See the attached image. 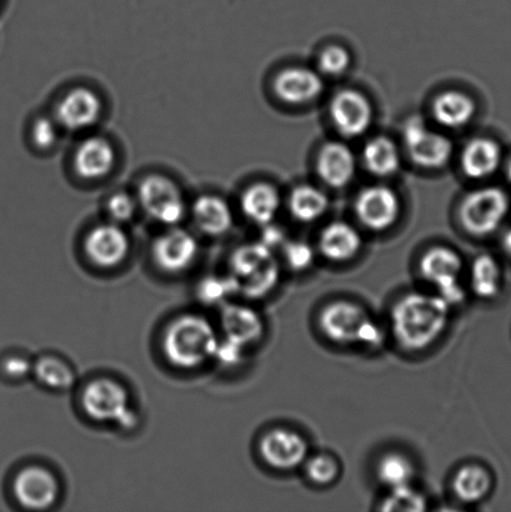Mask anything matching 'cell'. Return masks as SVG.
<instances>
[{"instance_id":"obj_1","label":"cell","mask_w":511,"mask_h":512,"mask_svg":"<svg viewBox=\"0 0 511 512\" xmlns=\"http://www.w3.org/2000/svg\"><path fill=\"white\" fill-rule=\"evenodd\" d=\"M449 318L450 305L439 295L410 293L394 305L393 333L404 349L425 350L443 335Z\"/></svg>"},{"instance_id":"obj_2","label":"cell","mask_w":511,"mask_h":512,"mask_svg":"<svg viewBox=\"0 0 511 512\" xmlns=\"http://www.w3.org/2000/svg\"><path fill=\"white\" fill-rule=\"evenodd\" d=\"M218 345L212 324L198 315H184L174 320L163 339L165 356L182 369H194L207 363L214 358Z\"/></svg>"},{"instance_id":"obj_3","label":"cell","mask_w":511,"mask_h":512,"mask_svg":"<svg viewBox=\"0 0 511 512\" xmlns=\"http://www.w3.org/2000/svg\"><path fill=\"white\" fill-rule=\"evenodd\" d=\"M230 278L237 293L248 299L264 298L279 283L280 268L272 249L262 243L245 244L230 259Z\"/></svg>"},{"instance_id":"obj_4","label":"cell","mask_w":511,"mask_h":512,"mask_svg":"<svg viewBox=\"0 0 511 512\" xmlns=\"http://www.w3.org/2000/svg\"><path fill=\"white\" fill-rule=\"evenodd\" d=\"M320 329L330 341L340 345L379 346L383 331L367 311L350 301H335L320 314Z\"/></svg>"},{"instance_id":"obj_5","label":"cell","mask_w":511,"mask_h":512,"mask_svg":"<svg viewBox=\"0 0 511 512\" xmlns=\"http://www.w3.org/2000/svg\"><path fill=\"white\" fill-rule=\"evenodd\" d=\"M82 408L99 423H117L127 430L138 425L137 415L129 408L127 390L114 380L98 379L85 386Z\"/></svg>"},{"instance_id":"obj_6","label":"cell","mask_w":511,"mask_h":512,"mask_svg":"<svg viewBox=\"0 0 511 512\" xmlns=\"http://www.w3.org/2000/svg\"><path fill=\"white\" fill-rule=\"evenodd\" d=\"M509 198L499 188L475 190L464 199L460 208V219L468 233L485 237L495 232L507 218Z\"/></svg>"},{"instance_id":"obj_7","label":"cell","mask_w":511,"mask_h":512,"mask_svg":"<svg viewBox=\"0 0 511 512\" xmlns=\"http://www.w3.org/2000/svg\"><path fill=\"white\" fill-rule=\"evenodd\" d=\"M420 271L429 284L437 288L438 295L450 306L463 303L465 290L460 281L463 260L453 249L433 248L420 261Z\"/></svg>"},{"instance_id":"obj_8","label":"cell","mask_w":511,"mask_h":512,"mask_svg":"<svg viewBox=\"0 0 511 512\" xmlns=\"http://www.w3.org/2000/svg\"><path fill=\"white\" fill-rule=\"evenodd\" d=\"M137 202L149 218L164 225L178 224L187 212L177 185L162 175H149L140 182Z\"/></svg>"},{"instance_id":"obj_9","label":"cell","mask_w":511,"mask_h":512,"mask_svg":"<svg viewBox=\"0 0 511 512\" xmlns=\"http://www.w3.org/2000/svg\"><path fill=\"white\" fill-rule=\"evenodd\" d=\"M404 142L410 158L419 167L440 169L452 158V142L443 134L429 129L423 119L408 120L404 127Z\"/></svg>"},{"instance_id":"obj_10","label":"cell","mask_w":511,"mask_h":512,"mask_svg":"<svg viewBox=\"0 0 511 512\" xmlns=\"http://www.w3.org/2000/svg\"><path fill=\"white\" fill-rule=\"evenodd\" d=\"M260 455L270 468L289 471L305 463L309 454L308 441L289 429H274L260 441Z\"/></svg>"},{"instance_id":"obj_11","label":"cell","mask_w":511,"mask_h":512,"mask_svg":"<svg viewBox=\"0 0 511 512\" xmlns=\"http://www.w3.org/2000/svg\"><path fill=\"white\" fill-rule=\"evenodd\" d=\"M13 490L19 504L30 510H47L59 498L57 478L40 466H29L20 471Z\"/></svg>"},{"instance_id":"obj_12","label":"cell","mask_w":511,"mask_h":512,"mask_svg":"<svg viewBox=\"0 0 511 512\" xmlns=\"http://www.w3.org/2000/svg\"><path fill=\"white\" fill-rule=\"evenodd\" d=\"M330 117L345 137H359L372 125L373 108L357 90H342L330 103Z\"/></svg>"},{"instance_id":"obj_13","label":"cell","mask_w":511,"mask_h":512,"mask_svg":"<svg viewBox=\"0 0 511 512\" xmlns=\"http://www.w3.org/2000/svg\"><path fill=\"white\" fill-rule=\"evenodd\" d=\"M102 115V102L88 88H75L64 95L55 108L59 127L69 132H80L93 127Z\"/></svg>"},{"instance_id":"obj_14","label":"cell","mask_w":511,"mask_h":512,"mask_svg":"<svg viewBox=\"0 0 511 512\" xmlns=\"http://www.w3.org/2000/svg\"><path fill=\"white\" fill-rule=\"evenodd\" d=\"M355 209L365 227L374 232H384L397 222L400 203L392 189L378 185L360 193Z\"/></svg>"},{"instance_id":"obj_15","label":"cell","mask_w":511,"mask_h":512,"mask_svg":"<svg viewBox=\"0 0 511 512\" xmlns=\"http://www.w3.org/2000/svg\"><path fill=\"white\" fill-rule=\"evenodd\" d=\"M129 238L120 225L107 223L98 225L85 240V253L100 268H114L123 263L129 253Z\"/></svg>"},{"instance_id":"obj_16","label":"cell","mask_w":511,"mask_h":512,"mask_svg":"<svg viewBox=\"0 0 511 512\" xmlns=\"http://www.w3.org/2000/svg\"><path fill=\"white\" fill-rule=\"evenodd\" d=\"M153 254L160 268L179 273L192 265L198 254V242L187 230L170 229L154 243Z\"/></svg>"},{"instance_id":"obj_17","label":"cell","mask_w":511,"mask_h":512,"mask_svg":"<svg viewBox=\"0 0 511 512\" xmlns=\"http://www.w3.org/2000/svg\"><path fill=\"white\" fill-rule=\"evenodd\" d=\"M322 78L308 68L283 70L275 79L274 89L283 102L293 105L307 104L323 93Z\"/></svg>"},{"instance_id":"obj_18","label":"cell","mask_w":511,"mask_h":512,"mask_svg":"<svg viewBox=\"0 0 511 512\" xmlns=\"http://www.w3.org/2000/svg\"><path fill=\"white\" fill-rule=\"evenodd\" d=\"M115 153L107 139L92 137L79 145L74 155V168L79 177L99 180L112 172Z\"/></svg>"},{"instance_id":"obj_19","label":"cell","mask_w":511,"mask_h":512,"mask_svg":"<svg viewBox=\"0 0 511 512\" xmlns=\"http://www.w3.org/2000/svg\"><path fill=\"white\" fill-rule=\"evenodd\" d=\"M318 173L333 188H343L352 182L355 158L352 150L342 143L324 145L318 158Z\"/></svg>"},{"instance_id":"obj_20","label":"cell","mask_w":511,"mask_h":512,"mask_svg":"<svg viewBox=\"0 0 511 512\" xmlns=\"http://www.w3.org/2000/svg\"><path fill=\"white\" fill-rule=\"evenodd\" d=\"M225 338L245 346L255 343L263 335V321L257 311L244 305H227L222 313Z\"/></svg>"},{"instance_id":"obj_21","label":"cell","mask_w":511,"mask_h":512,"mask_svg":"<svg viewBox=\"0 0 511 512\" xmlns=\"http://www.w3.org/2000/svg\"><path fill=\"white\" fill-rule=\"evenodd\" d=\"M363 240L358 230L344 222L329 224L320 235L319 248L325 258L338 261H348L358 255Z\"/></svg>"},{"instance_id":"obj_22","label":"cell","mask_w":511,"mask_h":512,"mask_svg":"<svg viewBox=\"0 0 511 512\" xmlns=\"http://www.w3.org/2000/svg\"><path fill=\"white\" fill-rule=\"evenodd\" d=\"M193 218L200 232L219 237L233 225V213L227 202L214 195H203L193 205Z\"/></svg>"},{"instance_id":"obj_23","label":"cell","mask_w":511,"mask_h":512,"mask_svg":"<svg viewBox=\"0 0 511 512\" xmlns=\"http://www.w3.org/2000/svg\"><path fill=\"white\" fill-rule=\"evenodd\" d=\"M500 163H502V149L494 140L474 139L464 149L462 167L469 178H488L497 172Z\"/></svg>"},{"instance_id":"obj_24","label":"cell","mask_w":511,"mask_h":512,"mask_svg":"<svg viewBox=\"0 0 511 512\" xmlns=\"http://www.w3.org/2000/svg\"><path fill=\"white\" fill-rule=\"evenodd\" d=\"M240 205L250 222L267 225L277 217L280 197L272 185L259 183L245 190Z\"/></svg>"},{"instance_id":"obj_25","label":"cell","mask_w":511,"mask_h":512,"mask_svg":"<svg viewBox=\"0 0 511 512\" xmlns=\"http://www.w3.org/2000/svg\"><path fill=\"white\" fill-rule=\"evenodd\" d=\"M475 114V103L467 94L450 90L440 94L433 104V115L440 125L458 129L467 125Z\"/></svg>"},{"instance_id":"obj_26","label":"cell","mask_w":511,"mask_h":512,"mask_svg":"<svg viewBox=\"0 0 511 512\" xmlns=\"http://www.w3.org/2000/svg\"><path fill=\"white\" fill-rule=\"evenodd\" d=\"M492 484V476L482 466L465 465L455 474L452 485L460 501L474 504L489 494Z\"/></svg>"},{"instance_id":"obj_27","label":"cell","mask_w":511,"mask_h":512,"mask_svg":"<svg viewBox=\"0 0 511 512\" xmlns=\"http://www.w3.org/2000/svg\"><path fill=\"white\" fill-rule=\"evenodd\" d=\"M364 163L370 173L378 177H390L398 172L400 154L392 140L378 137L370 140L364 148Z\"/></svg>"},{"instance_id":"obj_28","label":"cell","mask_w":511,"mask_h":512,"mask_svg":"<svg viewBox=\"0 0 511 512\" xmlns=\"http://www.w3.org/2000/svg\"><path fill=\"white\" fill-rule=\"evenodd\" d=\"M472 289L478 298L494 299L502 289V269L492 255H480L472 269Z\"/></svg>"},{"instance_id":"obj_29","label":"cell","mask_w":511,"mask_h":512,"mask_svg":"<svg viewBox=\"0 0 511 512\" xmlns=\"http://www.w3.org/2000/svg\"><path fill=\"white\" fill-rule=\"evenodd\" d=\"M328 198L319 189L303 185L294 190L289 207L293 217L302 223H313L328 209Z\"/></svg>"},{"instance_id":"obj_30","label":"cell","mask_w":511,"mask_h":512,"mask_svg":"<svg viewBox=\"0 0 511 512\" xmlns=\"http://www.w3.org/2000/svg\"><path fill=\"white\" fill-rule=\"evenodd\" d=\"M33 374L40 384L52 390H68L75 384V375L67 363L53 356H45L33 366Z\"/></svg>"},{"instance_id":"obj_31","label":"cell","mask_w":511,"mask_h":512,"mask_svg":"<svg viewBox=\"0 0 511 512\" xmlns=\"http://www.w3.org/2000/svg\"><path fill=\"white\" fill-rule=\"evenodd\" d=\"M377 475L380 483L393 490L410 485L414 479L415 469L407 456L392 453L383 456L379 461Z\"/></svg>"},{"instance_id":"obj_32","label":"cell","mask_w":511,"mask_h":512,"mask_svg":"<svg viewBox=\"0 0 511 512\" xmlns=\"http://www.w3.org/2000/svg\"><path fill=\"white\" fill-rule=\"evenodd\" d=\"M380 509L385 512H423L427 510V500L422 493L407 485L390 490Z\"/></svg>"},{"instance_id":"obj_33","label":"cell","mask_w":511,"mask_h":512,"mask_svg":"<svg viewBox=\"0 0 511 512\" xmlns=\"http://www.w3.org/2000/svg\"><path fill=\"white\" fill-rule=\"evenodd\" d=\"M237 293L232 278H207L199 284L197 294L205 305L222 304L228 296Z\"/></svg>"},{"instance_id":"obj_34","label":"cell","mask_w":511,"mask_h":512,"mask_svg":"<svg viewBox=\"0 0 511 512\" xmlns=\"http://www.w3.org/2000/svg\"><path fill=\"white\" fill-rule=\"evenodd\" d=\"M307 475L310 481L317 485H329L334 483L339 476L337 460L329 455H317L307 463Z\"/></svg>"},{"instance_id":"obj_35","label":"cell","mask_w":511,"mask_h":512,"mask_svg":"<svg viewBox=\"0 0 511 512\" xmlns=\"http://www.w3.org/2000/svg\"><path fill=\"white\" fill-rule=\"evenodd\" d=\"M138 202L133 197L125 193H117L109 198L107 203V213L113 223H128L137 213Z\"/></svg>"},{"instance_id":"obj_36","label":"cell","mask_w":511,"mask_h":512,"mask_svg":"<svg viewBox=\"0 0 511 512\" xmlns=\"http://www.w3.org/2000/svg\"><path fill=\"white\" fill-rule=\"evenodd\" d=\"M284 255L287 263L295 271L310 268L314 261V250L305 242H289L284 244Z\"/></svg>"},{"instance_id":"obj_37","label":"cell","mask_w":511,"mask_h":512,"mask_svg":"<svg viewBox=\"0 0 511 512\" xmlns=\"http://www.w3.org/2000/svg\"><path fill=\"white\" fill-rule=\"evenodd\" d=\"M350 55L342 47L325 49L319 59V68L324 74L339 75L349 68Z\"/></svg>"},{"instance_id":"obj_38","label":"cell","mask_w":511,"mask_h":512,"mask_svg":"<svg viewBox=\"0 0 511 512\" xmlns=\"http://www.w3.org/2000/svg\"><path fill=\"white\" fill-rule=\"evenodd\" d=\"M58 123L47 117L35 120L32 128V138L40 149L52 148L58 139Z\"/></svg>"},{"instance_id":"obj_39","label":"cell","mask_w":511,"mask_h":512,"mask_svg":"<svg viewBox=\"0 0 511 512\" xmlns=\"http://www.w3.org/2000/svg\"><path fill=\"white\" fill-rule=\"evenodd\" d=\"M244 346L235 341L225 338L222 343L219 341L217 353L214 358L220 361V364L225 366L237 365L242 361Z\"/></svg>"},{"instance_id":"obj_40","label":"cell","mask_w":511,"mask_h":512,"mask_svg":"<svg viewBox=\"0 0 511 512\" xmlns=\"http://www.w3.org/2000/svg\"><path fill=\"white\" fill-rule=\"evenodd\" d=\"M4 374L14 380H22L32 373L33 366L30 365L29 361L20 356H10L5 359L3 363Z\"/></svg>"},{"instance_id":"obj_41","label":"cell","mask_w":511,"mask_h":512,"mask_svg":"<svg viewBox=\"0 0 511 512\" xmlns=\"http://www.w3.org/2000/svg\"><path fill=\"white\" fill-rule=\"evenodd\" d=\"M264 227L260 243L269 249L285 244V234L282 229L274 227L272 224L264 225Z\"/></svg>"},{"instance_id":"obj_42","label":"cell","mask_w":511,"mask_h":512,"mask_svg":"<svg viewBox=\"0 0 511 512\" xmlns=\"http://www.w3.org/2000/svg\"><path fill=\"white\" fill-rule=\"evenodd\" d=\"M503 248L505 249V252L511 255V229L504 235Z\"/></svg>"},{"instance_id":"obj_43","label":"cell","mask_w":511,"mask_h":512,"mask_svg":"<svg viewBox=\"0 0 511 512\" xmlns=\"http://www.w3.org/2000/svg\"><path fill=\"white\" fill-rule=\"evenodd\" d=\"M507 175H508V178L511 182V158L509 160V163H508V167H507Z\"/></svg>"}]
</instances>
